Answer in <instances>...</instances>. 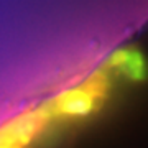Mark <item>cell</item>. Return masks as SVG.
I'll return each instance as SVG.
<instances>
[{
	"mask_svg": "<svg viewBox=\"0 0 148 148\" xmlns=\"http://www.w3.org/2000/svg\"><path fill=\"white\" fill-rule=\"evenodd\" d=\"M49 119L43 106L13 117L0 127V148H27L43 132Z\"/></svg>",
	"mask_w": 148,
	"mask_h": 148,
	"instance_id": "6da1fadb",
	"label": "cell"
},
{
	"mask_svg": "<svg viewBox=\"0 0 148 148\" xmlns=\"http://www.w3.org/2000/svg\"><path fill=\"white\" fill-rule=\"evenodd\" d=\"M99 102L94 101L82 87L68 89L56 95L54 99L43 104L49 117H86L97 107Z\"/></svg>",
	"mask_w": 148,
	"mask_h": 148,
	"instance_id": "7a4b0ae2",
	"label": "cell"
},
{
	"mask_svg": "<svg viewBox=\"0 0 148 148\" xmlns=\"http://www.w3.org/2000/svg\"><path fill=\"white\" fill-rule=\"evenodd\" d=\"M117 73H120L122 76H125L127 79L133 81V82H142L148 77V63L142 51L135 46L128 48V56L125 59V63L117 69Z\"/></svg>",
	"mask_w": 148,
	"mask_h": 148,
	"instance_id": "3957f363",
	"label": "cell"
},
{
	"mask_svg": "<svg viewBox=\"0 0 148 148\" xmlns=\"http://www.w3.org/2000/svg\"><path fill=\"white\" fill-rule=\"evenodd\" d=\"M81 87L94 101H97V102L104 101L107 97V94H109V89H110V77L106 73V69H99V71H95V73L90 74L89 77L82 82Z\"/></svg>",
	"mask_w": 148,
	"mask_h": 148,
	"instance_id": "277c9868",
	"label": "cell"
}]
</instances>
